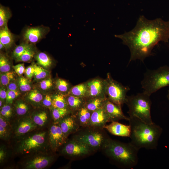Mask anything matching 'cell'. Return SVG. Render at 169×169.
<instances>
[{
  "label": "cell",
  "instance_id": "e0dca14e",
  "mask_svg": "<svg viewBox=\"0 0 169 169\" xmlns=\"http://www.w3.org/2000/svg\"><path fill=\"white\" fill-rule=\"evenodd\" d=\"M15 41L14 35L6 26L0 29V42L4 45L5 49L11 48Z\"/></svg>",
  "mask_w": 169,
  "mask_h": 169
},
{
  "label": "cell",
  "instance_id": "d590c367",
  "mask_svg": "<svg viewBox=\"0 0 169 169\" xmlns=\"http://www.w3.org/2000/svg\"><path fill=\"white\" fill-rule=\"evenodd\" d=\"M55 85L57 89L60 92L65 93L69 90V84L65 80L60 78L55 81Z\"/></svg>",
  "mask_w": 169,
  "mask_h": 169
},
{
  "label": "cell",
  "instance_id": "603a6c76",
  "mask_svg": "<svg viewBox=\"0 0 169 169\" xmlns=\"http://www.w3.org/2000/svg\"><path fill=\"white\" fill-rule=\"evenodd\" d=\"M12 16L11 11L9 8L0 4V28L7 26V23Z\"/></svg>",
  "mask_w": 169,
  "mask_h": 169
},
{
  "label": "cell",
  "instance_id": "8d00e7d4",
  "mask_svg": "<svg viewBox=\"0 0 169 169\" xmlns=\"http://www.w3.org/2000/svg\"><path fill=\"white\" fill-rule=\"evenodd\" d=\"M67 113L66 108H54L52 111L53 116L55 120H58L64 117Z\"/></svg>",
  "mask_w": 169,
  "mask_h": 169
},
{
  "label": "cell",
  "instance_id": "7c38bea8",
  "mask_svg": "<svg viewBox=\"0 0 169 169\" xmlns=\"http://www.w3.org/2000/svg\"><path fill=\"white\" fill-rule=\"evenodd\" d=\"M87 96L91 98L95 97L106 98L105 94L104 80L95 79L87 83Z\"/></svg>",
  "mask_w": 169,
  "mask_h": 169
},
{
  "label": "cell",
  "instance_id": "7bdbcfd3",
  "mask_svg": "<svg viewBox=\"0 0 169 169\" xmlns=\"http://www.w3.org/2000/svg\"><path fill=\"white\" fill-rule=\"evenodd\" d=\"M7 90L15 91H19V90L17 83H16L13 81L7 85Z\"/></svg>",
  "mask_w": 169,
  "mask_h": 169
},
{
  "label": "cell",
  "instance_id": "ffe728a7",
  "mask_svg": "<svg viewBox=\"0 0 169 169\" xmlns=\"http://www.w3.org/2000/svg\"><path fill=\"white\" fill-rule=\"evenodd\" d=\"M87 87L86 84H81L74 86L69 91V95L79 98L87 96Z\"/></svg>",
  "mask_w": 169,
  "mask_h": 169
},
{
  "label": "cell",
  "instance_id": "9c48e42d",
  "mask_svg": "<svg viewBox=\"0 0 169 169\" xmlns=\"http://www.w3.org/2000/svg\"><path fill=\"white\" fill-rule=\"evenodd\" d=\"M109 138L105 137L102 133L96 131H90L79 134L74 139L84 143L93 149L102 147Z\"/></svg>",
  "mask_w": 169,
  "mask_h": 169
},
{
  "label": "cell",
  "instance_id": "2e32d148",
  "mask_svg": "<svg viewBox=\"0 0 169 169\" xmlns=\"http://www.w3.org/2000/svg\"><path fill=\"white\" fill-rule=\"evenodd\" d=\"M108 117L102 107L92 112L91 115L89 123L93 126L104 127L106 123L109 122Z\"/></svg>",
  "mask_w": 169,
  "mask_h": 169
},
{
  "label": "cell",
  "instance_id": "83f0119b",
  "mask_svg": "<svg viewBox=\"0 0 169 169\" xmlns=\"http://www.w3.org/2000/svg\"><path fill=\"white\" fill-rule=\"evenodd\" d=\"M67 103L72 109H77L82 105L83 100L81 98L69 95L67 97Z\"/></svg>",
  "mask_w": 169,
  "mask_h": 169
},
{
  "label": "cell",
  "instance_id": "4dcf8cb0",
  "mask_svg": "<svg viewBox=\"0 0 169 169\" xmlns=\"http://www.w3.org/2000/svg\"><path fill=\"white\" fill-rule=\"evenodd\" d=\"M30 44L24 42L17 46L13 53V57L15 59L19 57L29 46Z\"/></svg>",
  "mask_w": 169,
  "mask_h": 169
},
{
  "label": "cell",
  "instance_id": "4fadbf2b",
  "mask_svg": "<svg viewBox=\"0 0 169 169\" xmlns=\"http://www.w3.org/2000/svg\"><path fill=\"white\" fill-rule=\"evenodd\" d=\"M53 160L52 157L48 155L35 156L28 160L24 165V168L29 169H41L49 166Z\"/></svg>",
  "mask_w": 169,
  "mask_h": 169
},
{
  "label": "cell",
  "instance_id": "7a4b0ae2",
  "mask_svg": "<svg viewBox=\"0 0 169 169\" xmlns=\"http://www.w3.org/2000/svg\"><path fill=\"white\" fill-rule=\"evenodd\" d=\"M131 128L130 142L139 150L155 149L163 130L154 122L147 123L135 116H129Z\"/></svg>",
  "mask_w": 169,
  "mask_h": 169
},
{
  "label": "cell",
  "instance_id": "52a82bcc",
  "mask_svg": "<svg viewBox=\"0 0 169 169\" xmlns=\"http://www.w3.org/2000/svg\"><path fill=\"white\" fill-rule=\"evenodd\" d=\"M46 132L43 131L25 138L20 142L18 150L23 154L29 153L42 148L46 141Z\"/></svg>",
  "mask_w": 169,
  "mask_h": 169
},
{
  "label": "cell",
  "instance_id": "ee69618b",
  "mask_svg": "<svg viewBox=\"0 0 169 169\" xmlns=\"http://www.w3.org/2000/svg\"><path fill=\"white\" fill-rule=\"evenodd\" d=\"M43 104L46 106H50L52 105V98L49 95H45L43 100Z\"/></svg>",
  "mask_w": 169,
  "mask_h": 169
},
{
  "label": "cell",
  "instance_id": "1f68e13d",
  "mask_svg": "<svg viewBox=\"0 0 169 169\" xmlns=\"http://www.w3.org/2000/svg\"><path fill=\"white\" fill-rule=\"evenodd\" d=\"M17 84L19 90L21 91L25 92L30 91L31 86L26 78L23 77H20L18 80Z\"/></svg>",
  "mask_w": 169,
  "mask_h": 169
},
{
  "label": "cell",
  "instance_id": "816d5d0a",
  "mask_svg": "<svg viewBox=\"0 0 169 169\" xmlns=\"http://www.w3.org/2000/svg\"><path fill=\"white\" fill-rule=\"evenodd\" d=\"M2 105V100H0V106L1 107Z\"/></svg>",
  "mask_w": 169,
  "mask_h": 169
},
{
  "label": "cell",
  "instance_id": "74e56055",
  "mask_svg": "<svg viewBox=\"0 0 169 169\" xmlns=\"http://www.w3.org/2000/svg\"><path fill=\"white\" fill-rule=\"evenodd\" d=\"M20 94L19 91L12 90H7L6 102L7 104L12 103L13 100Z\"/></svg>",
  "mask_w": 169,
  "mask_h": 169
},
{
  "label": "cell",
  "instance_id": "7402d4cb",
  "mask_svg": "<svg viewBox=\"0 0 169 169\" xmlns=\"http://www.w3.org/2000/svg\"><path fill=\"white\" fill-rule=\"evenodd\" d=\"M35 59L38 65L47 68L52 64V60L46 54L42 52L38 53L35 55Z\"/></svg>",
  "mask_w": 169,
  "mask_h": 169
},
{
  "label": "cell",
  "instance_id": "f907efd6",
  "mask_svg": "<svg viewBox=\"0 0 169 169\" xmlns=\"http://www.w3.org/2000/svg\"><path fill=\"white\" fill-rule=\"evenodd\" d=\"M167 97L169 101V90H168L167 91Z\"/></svg>",
  "mask_w": 169,
  "mask_h": 169
},
{
  "label": "cell",
  "instance_id": "681fc988",
  "mask_svg": "<svg viewBox=\"0 0 169 169\" xmlns=\"http://www.w3.org/2000/svg\"><path fill=\"white\" fill-rule=\"evenodd\" d=\"M5 49L4 45L0 42V50Z\"/></svg>",
  "mask_w": 169,
  "mask_h": 169
},
{
  "label": "cell",
  "instance_id": "836d02e7",
  "mask_svg": "<svg viewBox=\"0 0 169 169\" xmlns=\"http://www.w3.org/2000/svg\"><path fill=\"white\" fill-rule=\"evenodd\" d=\"M10 65L9 59L3 54H0V71L1 73H4L10 71Z\"/></svg>",
  "mask_w": 169,
  "mask_h": 169
},
{
  "label": "cell",
  "instance_id": "f35d334b",
  "mask_svg": "<svg viewBox=\"0 0 169 169\" xmlns=\"http://www.w3.org/2000/svg\"><path fill=\"white\" fill-rule=\"evenodd\" d=\"M53 82L50 78H48L41 80L39 83V87L43 90L50 89L52 86Z\"/></svg>",
  "mask_w": 169,
  "mask_h": 169
},
{
  "label": "cell",
  "instance_id": "f6af8a7d",
  "mask_svg": "<svg viewBox=\"0 0 169 169\" xmlns=\"http://www.w3.org/2000/svg\"><path fill=\"white\" fill-rule=\"evenodd\" d=\"M7 95V90L4 86H2L0 89V100H6Z\"/></svg>",
  "mask_w": 169,
  "mask_h": 169
},
{
  "label": "cell",
  "instance_id": "ba28073f",
  "mask_svg": "<svg viewBox=\"0 0 169 169\" xmlns=\"http://www.w3.org/2000/svg\"><path fill=\"white\" fill-rule=\"evenodd\" d=\"M94 149L75 139L69 141L63 149L64 153L72 157H79L89 154Z\"/></svg>",
  "mask_w": 169,
  "mask_h": 169
},
{
  "label": "cell",
  "instance_id": "5bb4252c",
  "mask_svg": "<svg viewBox=\"0 0 169 169\" xmlns=\"http://www.w3.org/2000/svg\"><path fill=\"white\" fill-rule=\"evenodd\" d=\"M104 128L113 135L130 137L131 128L129 125H127L117 121H113L110 124L105 125Z\"/></svg>",
  "mask_w": 169,
  "mask_h": 169
},
{
  "label": "cell",
  "instance_id": "ac0fdd59",
  "mask_svg": "<svg viewBox=\"0 0 169 169\" xmlns=\"http://www.w3.org/2000/svg\"><path fill=\"white\" fill-rule=\"evenodd\" d=\"M36 124L29 118L24 119L19 124L16 130L18 135H23L32 130L36 127Z\"/></svg>",
  "mask_w": 169,
  "mask_h": 169
},
{
  "label": "cell",
  "instance_id": "f1b7e54d",
  "mask_svg": "<svg viewBox=\"0 0 169 169\" xmlns=\"http://www.w3.org/2000/svg\"><path fill=\"white\" fill-rule=\"evenodd\" d=\"M15 76L14 73L12 71L1 73L0 74V84L2 86H7L13 80Z\"/></svg>",
  "mask_w": 169,
  "mask_h": 169
},
{
  "label": "cell",
  "instance_id": "484cf974",
  "mask_svg": "<svg viewBox=\"0 0 169 169\" xmlns=\"http://www.w3.org/2000/svg\"><path fill=\"white\" fill-rule=\"evenodd\" d=\"M34 69V77L37 80L45 79L49 74V72L40 66L33 64Z\"/></svg>",
  "mask_w": 169,
  "mask_h": 169
},
{
  "label": "cell",
  "instance_id": "8992f818",
  "mask_svg": "<svg viewBox=\"0 0 169 169\" xmlns=\"http://www.w3.org/2000/svg\"><path fill=\"white\" fill-rule=\"evenodd\" d=\"M104 82L106 98L119 105L125 103L127 96V93L130 90V88L123 86L114 79L110 74H107Z\"/></svg>",
  "mask_w": 169,
  "mask_h": 169
},
{
  "label": "cell",
  "instance_id": "c3c4849f",
  "mask_svg": "<svg viewBox=\"0 0 169 169\" xmlns=\"http://www.w3.org/2000/svg\"><path fill=\"white\" fill-rule=\"evenodd\" d=\"M5 155L4 151L2 149H1L0 151V160L1 162L3 161Z\"/></svg>",
  "mask_w": 169,
  "mask_h": 169
},
{
  "label": "cell",
  "instance_id": "f546056e",
  "mask_svg": "<svg viewBox=\"0 0 169 169\" xmlns=\"http://www.w3.org/2000/svg\"><path fill=\"white\" fill-rule=\"evenodd\" d=\"M47 119V113L42 111L35 114L33 117V120L36 125L42 126L45 124Z\"/></svg>",
  "mask_w": 169,
  "mask_h": 169
},
{
  "label": "cell",
  "instance_id": "30bf717a",
  "mask_svg": "<svg viewBox=\"0 0 169 169\" xmlns=\"http://www.w3.org/2000/svg\"><path fill=\"white\" fill-rule=\"evenodd\" d=\"M49 29V27L43 26L28 27L23 33V39L24 42L29 43H36L44 38Z\"/></svg>",
  "mask_w": 169,
  "mask_h": 169
},
{
  "label": "cell",
  "instance_id": "3957f363",
  "mask_svg": "<svg viewBox=\"0 0 169 169\" xmlns=\"http://www.w3.org/2000/svg\"><path fill=\"white\" fill-rule=\"evenodd\" d=\"M102 148L110 159L120 168L133 169L138 163L139 150L130 142L124 143L109 138Z\"/></svg>",
  "mask_w": 169,
  "mask_h": 169
},
{
  "label": "cell",
  "instance_id": "e575fe53",
  "mask_svg": "<svg viewBox=\"0 0 169 169\" xmlns=\"http://www.w3.org/2000/svg\"><path fill=\"white\" fill-rule=\"evenodd\" d=\"M15 108L17 114L20 115H25L28 110V105L22 101H17L15 105Z\"/></svg>",
  "mask_w": 169,
  "mask_h": 169
},
{
  "label": "cell",
  "instance_id": "277c9868",
  "mask_svg": "<svg viewBox=\"0 0 169 169\" xmlns=\"http://www.w3.org/2000/svg\"><path fill=\"white\" fill-rule=\"evenodd\" d=\"M150 95L143 92L127 96L125 104L129 116H135L148 124L153 123L151 113L152 104Z\"/></svg>",
  "mask_w": 169,
  "mask_h": 169
},
{
  "label": "cell",
  "instance_id": "7dc6e473",
  "mask_svg": "<svg viewBox=\"0 0 169 169\" xmlns=\"http://www.w3.org/2000/svg\"><path fill=\"white\" fill-rule=\"evenodd\" d=\"M6 133L5 128L0 125V136L1 137H4Z\"/></svg>",
  "mask_w": 169,
  "mask_h": 169
},
{
  "label": "cell",
  "instance_id": "5b68a950",
  "mask_svg": "<svg viewBox=\"0 0 169 169\" xmlns=\"http://www.w3.org/2000/svg\"><path fill=\"white\" fill-rule=\"evenodd\" d=\"M143 92L150 95L159 90L169 86V66L147 69L141 82Z\"/></svg>",
  "mask_w": 169,
  "mask_h": 169
},
{
  "label": "cell",
  "instance_id": "8fae6325",
  "mask_svg": "<svg viewBox=\"0 0 169 169\" xmlns=\"http://www.w3.org/2000/svg\"><path fill=\"white\" fill-rule=\"evenodd\" d=\"M103 107L108 117L109 121H118L125 120L128 121L129 117L124 114L121 105L115 104L106 99Z\"/></svg>",
  "mask_w": 169,
  "mask_h": 169
},
{
  "label": "cell",
  "instance_id": "4316f807",
  "mask_svg": "<svg viewBox=\"0 0 169 169\" xmlns=\"http://www.w3.org/2000/svg\"><path fill=\"white\" fill-rule=\"evenodd\" d=\"M91 115L90 111L85 107L81 108L79 113V118L80 123L84 125L89 123Z\"/></svg>",
  "mask_w": 169,
  "mask_h": 169
},
{
  "label": "cell",
  "instance_id": "d4e9b609",
  "mask_svg": "<svg viewBox=\"0 0 169 169\" xmlns=\"http://www.w3.org/2000/svg\"><path fill=\"white\" fill-rule=\"evenodd\" d=\"M52 105L54 108H66L67 103L64 95L57 94L53 96Z\"/></svg>",
  "mask_w": 169,
  "mask_h": 169
},
{
  "label": "cell",
  "instance_id": "b9f144b4",
  "mask_svg": "<svg viewBox=\"0 0 169 169\" xmlns=\"http://www.w3.org/2000/svg\"><path fill=\"white\" fill-rule=\"evenodd\" d=\"M34 69L33 64L28 67L25 69L24 73L26 76L29 79L34 76Z\"/></svg>",
  "mask_w": 169,
  "mask_h": 169
},
{
  "label": "cell",
  "instance_id": "9a60e30c",
  "mask_svg": "<svg viewBox=\"0 0 169 169\" xmlns=\"http://www.w3.org/2000/svg\"><path fill=\"white\" fill-rule=\"evenodd\" d=\"M65 135L60 126L54 125L52 126L49 132V141L52 147L57 149L61 146L65 141Z\"/></svg>",
  "mask_w": 169,
  "mask_h": 169
},
{
  "label": "cell",
  "instance_id": "6da1fadb",
  "mask_svg": "<svg viewBox=\"0 0 169 169\" xmlns=\"http://www.w3.org/2000/svg\"><path fill=\"white\" fill-rule=\"evenodd\" d=\"M115 36L128 47L131 53L129 63L137 59L143 62L146 58L153 55L152 49L159 42H168L169 20L161 18L149 20L141 15L132 30Z\"/></svg>",
  "mask_w": 169,
  "mask_h": 169
},
{
  "label": "cell",
  "instance_id": "bcb514c9",
  "mask_svg": "<svg viewBox=\"0 0 169 169\" xmlns=\"http://www.w3.org/2000/svg\"><path fill=\"white\" fill-rule=\"evenodd\" d=\"M3 117L0 115V125L6 128L7 126V124L6 120L3 118Z\"/></svg>",
  "mask_w": 169,
  "mask_h": 169
},
{
  "label": "cell",
  "instance_id": "d6a6232c",
  "mask_svg": "<svg viewBox=\"0 0 169 169\" xmlns=\"http://www.w3.org/2000/svg\"><path fill=\"white\" fill-rule=\"evenodd\" d=\"M27 97L29 100L35 103H39L43 99L42 94L37 90L30 91Z\"/></svg>",
  "mask_w": 169,
  "mask_h": 169
},
{
  "label": "cell",
  "instance_id": "d6986e66",
  "mask_svg": "<svg viewBox=\"0 0 169 169\" xmlns=\"http://www.w3.org/2000/svg\"><path fill=\"white\" fill-rule=\"evenodd\" d=\"M76 124L74 119L71 117H67L61 121L60 126L64 135L70 133L75 128Z\"/></svg>",
  "mask_w": 169,
  "mask_h": 169
},
{
  "label": "cell",
  "instance_id": "44dd1931",
  "mask_svg": "<svg viewBox=\"0 0 169 169\" xmlns=\"http://www.w3.org/2000/svg\"><path fill=\"white\" fill-rule=\"evenodd\" d=\"M106 98L100 97L91 98L86 103L85 107L90 111L92 112L103 107Z\"/></svg>",
  "mask_w": 169,
  "mask_h": 169
},
{
  "label": "cell",
  "instance_id": "ab89813d",
  "mask_svg": "<svg viewBox=\"0 0 169 169\" xmlns=\"http://www.w3.org/2000/svg\"><path fill=\"white\" fill-rule=\"evenodd\" d=\"M12 114V110L11 106L8 105H4L0 111V115L3 117H9Z\"/></svg>",
  "mask_w": 169,
  "mask_h": 169
},
{
  "label": "cell",
  "instance_id": "cb8c5ba5",
  "mask_svg": "<svg viewBox=\"0 0 169 169\" xmlns=\"http://www.w3.org/2000/svg\"><path fill=\"white\" fill-rule=\"evenodd\" d=\"M33 44L29 46L18 58L16 59L18 62H27L31 60L35 54V51Z\"/></svg>",
  "mask_w": 169,
  "mask_h": 169
},
{
  "label": "cell",
  "instance_id": "60d3db41",
  "mask_svg": "<svg viewBox=\"0 0 169 169\" xmlns=\"http://www.w3.org/2000/svg\"><path fill=\"white\" fill-rule=\"evenodd\" d=\"M16 73L21 76L25 72V69L23 63H21L13 66Z\"/></svg>",
  "mask_w": 169,
  "mask_h": 169
}]
</instances>
